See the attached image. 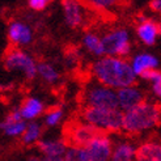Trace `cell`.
Returning a JSON list of instances; mask_svg holds the SVG:
<instances>
[{
  "label": "cell",
  "mask_w": 161,
  "mask_h": 161,
  "mask_svg": "<svg viewBox=\"0 0 161 161\" xmlns=\"http://www.w3.org/2000/svg\"><path fill=\"white\" fill-rule=\"evenodd\" d=\"M91 72L97 83L115 91L135 85L138 79L130 62L119 56H101L92 64Z\"/></svg>",
  "instance_id": "cell-1"
},
{
  "label": "cell",
  "mask_w": 161,
  "mask_h": 161,
  "mask_svg": "<svg viewBox=\"0 0 161 161\" xmlns=\"http://www.w3.org/2000/svg\"><path fill=\"white\" fill-rule=\"evenodd\" d=\"M161 122V108L153 102L144 101L140 105L123 113V128L130 135H139L156 128Z\"/></svg>",
  "instance_id": "cell-2"
},
{
  "label": "cell",
  "mask_w": 161,
  "mask_h": 161,
  "mask_svg": "<svg viewBox=\"0 0 161 161\" xmlns=\"http://www.w3.org/2000/svg\"><path fill=\"white\" fill-rule=\"evenodd\" d=\"M83 120L92 125L101 132H118L123 128V111L119 109H94L85 108Z\"/></svg>",
  "instance_id": "cell-3"
},
{
  "label": "cell",
  "mask_w": 161,
  "mask_h": 161,
  "mask_svg": "<svg viewBox=\"0 0 161 161\" xmlns=\"http://www.w3.org/2000/svg\"><path fill=\"white\" fill-rule=\"evenodd\" d=\"M83 102L85 108L118 109V94L115 89H111L100 83H93L86 85L84 89Z\"/></svg>",
  "instance_id": "cell-4"
},
{
  "label": "cell",
  "mask_w": 161,
  "mask_h": 161,
  "mask_svg": "<svg viewBox=\"0 0 161 161\" xmlns=\"http://www.w3.org/2000/svg\"><path fill=\"white\" fill-rule=\"evenodd\" d=\"M3 64L5 69L12 72H20L26 80H34L37 75V66L38 63L34 58L25 50L20 47H12L9 49L3 59Z\"/></svg>",
  "instance_id": "cell-5"
},
{
  "label": "cell",
  "mask_w": 161,
  "mask_h": 161,
  "mask_svg": "<svg viewBox=\"0 0 161 161\" xmlns=\"http://www.w3.org/2000/svg\"><path fill=\"white\" fill-rule=\"evenodd\" d=\"M105 55L109 56H119L126 58L131 53V42H130V33L125 28H115L109 30L102 37Z\"/></svg>",
  "instance_id": "cell-6"
},
{
  "label": "cell",
  "mask_w": 161,
  "mask_h": 161,
  "mask_svg": "<svg viewBox=\"0 0 161 161\" xmlns=\"http://www.w3.org/2000/svg\"><path fill=\"white\" fill-rule=\"evenodd\" d=\"M113 146L110 136L101 132L86 146L80 147V158L81 161H110Z\"/></svg>",
  "instance_id": "cell-7"
},
{
  "label": "cell",
  "mask_w": 161,
  "mask_h": 161,
  "mask_svg": "<svg viewBox=\"0 0 161 161\" xmlns=\"http://www.w3.org/2000/svg\"><path fill=\"white\" fill-rule=\"evenodd\" d=\"M8 39L13 47H25L33 42V30L26 22L13 20L8 25Z\"/></svg>",
  "instance_id": "cell-8"
},
{
  "label": "cell",
  "mask_w": 161,
  "mask_h": 161,
  "mask_svg": "<svg viewBox=\"0 0 161 161\" xmlns=\"http://www.w3.org/2000/svg\"><path fill=\"white\" fill-rule=\"evenodd\" d=\"M26 126L28 122L22 118L20 110L13 109L0 122V131L8 138H21Z\"/></svg>",
  "instance_id": "cell-9"
},
{
  "label": "cell",
  "mask_w": 161,
  "mask_h": 161,
  "mask_svg": "<svg viewBox=\"0 0 161 161\" xmlns=\"http://www.w3.org/2000/svg\"><path fill=\"white\" fill-rule=\"evenodd\" d=\"M62 9L64 22L71 29L80 28L84 24L85 11L80 0H62Z\"/></svg>",
  "instance_id": "cell-10"
},
{
  "label": "cell",
  "mask_w": 161,
  "mask_h": 161,
  "mask_svg": "<svg viewBox=\"0 0 161 161\" xmlns=\"http://www.w3.org/2000/svg\"><path fill=\"white\" fill-rule=\"evenodd\" d=\"M98 134H101V131L97 130L96 127L85 122H81V123H76L68 130V139L71 146L84 147L91 140H93Z\"/></svg>",
  "instance_id": "cell-11"
},
{
  "label": "cell",
  "mask_w": 161,
  "mask_h": 161,
  "mask_svg": "<svg viewBox=\"0 0 161 161\" xmlns=\"http://www.w3.org/2000/svg\"><path fill=\"white\" fill-rule=\"evenodd\" d=\"M136 36L140 41L147 46H153L160 36L157 22L147 16H139L138 26H136Z\"/></svg>",
  "instance_id": "cell-12"
},
{
  "label": "cell",
  "mask_w": 161,
  "mask_h": 161,
  "mask_svg": "<svg viewBox=\"0 0 161 161\" xmlns=\"http://www.w3.org/2000/svg\"><path fill=\"white\" fill-rule=\"evenodd\" d=\"M117 94H118V109L122 110L123 113L131 110L132 108L144 102V93L136 85L118 89Z\"/></svg>",
  "instance_id": "cell-13"
},
{
  "label": "cell",
  "mask_w": 161,
  "mask_h": 161,
  "mask_svg": "<svg viewBox=\"0 0 161 161\" xmlns=\"http://www.w3.org/2000/svg\"><path fill=\"white\" fill-rule=\"evenodd\" d=\"M37 147L41 156L47 157H64L68 148V144L63 139L45 138L37 143Z\"/></svg>",
  "instance_id": "cell-14"
},
{
  "label": "cell",
  "mask_w": 161,
  "mask_h": 161,
  "mask_svg": "<svg viewBox=\"0 0 161 161\" xmlns=\"http://www.w3.org/2000/svg\"><path fill=\"white\" fill-rule=\"evenodd\" d=\"M130 64L135 72V75L140 77L144 72H147V71L158 69L160 60L157 59L156 55L151 54V53H139V54L134 55Z\"/></svg>",
  "instance_id": "cell-15"
},
{
  "label": "cell",
  "mask_w": 161,
  "mask_h": 161,
  "mask_svg": "<svg viewBox=\"0 0 161 161\" xmlns=\"http://www.w3.org/2000/svg\"><path fill=\"white\" fill-rule=\"evenodd\" d=\"M19 110L21 113L22 118L25 119L26 122H33V120H36L38 117H41L43 114L45 105H43L42 100L30 96V97H28L22 101Z\"/></svg>",
  "instance_id": "cell-16"
},
{
  "label": "cell",
  "mask_w": 161,
  "mask_h": 161,
  "mask_svg": "<svg viewBox=\"0 0 161 161\" xmlns=\"http://www.w3.org/2000/svg\"><path fill=\"white\" fill-rule=\"evenodd\" d=\"M136 161H161V142L148 140L138 146Z\"/></svg>",
  "instance_id": "cell-17"
},
{
  "label": "cell",
  "mask_w": 161,
  "mask_h": 161,
  "mask_svg": "<svg viewBox=\"0 0 161 161\" xmlns=\"http://www.w3.org/2000/svg\"><path fill=\"white\" fill-rule=\"evenodd\" d=\"M110 161H136V147L131 142H118L113 146Z\"/></svg>",
  "instance_id": "cell-18"
},
{
  "label": "cell",
  "mask_w": 161,
  "mask_h": 161,
  "mask_svg": "<svg viewBox=\"0 0 161 161\" xmlns=\"http://www.w3.org/2000/svg\"><path fill=\"white\" fill-rule=\"evenodd\" d=\"M81 43L84 46V49L91 53L92 55L101 58V56H105V49H103V42H102V37H100L98 34L93 33V31H88L84 34Z\"/></svg>",
  "instance_id": "cell-19"
},
{
  "label": "cell",
  "mask_w": 161,
  "mask_h": 161,
  "mask_svg": "<svg viewBox=\"0 0 161 161\" xmlns=\"http://www.w3.org/2000/svg\"><path fill=\"white\" fill-rule=\"evenodd\" d=\"M37 75L47 84H55L59 81L60 74L56 67L49 62H39L37 66Z\"/></svg>",
  "instance_id": "cell-20"
},
{
  "label": "cell",
  "mask_w": 161,
  "mask_h": 161,
  "mask_svg": "<svg viewBox=\"0 0 161 161\" xmlns=\"http://www.w3.org/2000/svg\"><path fill=\"white\" fill-rule=\"evenodd\" d=\"M41 136H42V125L38 123L37 120H33V122H28V126L21 136V142L25 146H34V144H37L41 140Z\"/></svg>",
  "instance_id": "cell-21"
},
{
  "label": "cell",
  "mask_w": 161,
  "mask_h": 161,
  "mask_svg": "<svg viewBox=\"0 0 161 161\" xmlns=\"http://www.w3.org/2000/svg\"><path fill=\"white\" fill-rule=\"evenodd\" d=\"M140 79L151 83L152 93H153L156 98L161 100V71H158V69L147 71L140 76Z\"/></svg>",
  "instance_id": "cell-22"
},
{
  "label": "cell",
  "mask_w": 161,
  "mask_h": 161,
  "mask_svg": "<svg viewBox=\"0 0 161 161\" xmlns=\"http://www.w3.org/2000/svg\"><path fill=\"white\" fill-rule=\"evenodd\" d=\"M63 114H64V111H63L62 108H59V106L53 108L51 110H49L45 114L43 123L47 127H55V126H58L62 122V119H63Z\"/></svg>",
  "instance_id": "cell-23"
},
{
  "label": "cell",
  "mask_w": 161,
  "mask_h": 161,
  "mask_svg": "<svg viewBox=\"0 0 161 161\" xmlns=\"http://www.w3.org/2000/svg\"><path fill=\"white\" fill-rule=\"evenodd\" d=\"M120 0H86L88 5L98 11H109L119 4Z\"/></svg>",
  "instance_id": "cell-24"
},
{
  "label": "cell",
  "mask_w": 161,
  "mask_h": 161,
  "mask_svg": "<svg viewBox=\"0 0 161 161\" xmlns=\"http://www.w3.org/2000/svg\"><path fill=\"white\" fill-rule=\"evenodd\" d=\"M53 0H26V3L29 5L30 9H33L36 12L45 11L47 7L51 4Z\"/></svg>",
  "instance_id": "cell-25"
},
{
  "label": "cell",
  "mask_w": 161,
  "mask_h": 161,
  "mask_svg": "<svg viewBox=\"0 0 161 161\" xmlns=\"http://www.w3.org/2000/svg\"><path fill=\"white\" fill-rule=\"evenodd\" d=\"M80 58V53L74 50V51H71V53H67L66 54V62L69 67H75L76 64H77V59Z\"/></svg>",
  "instance_id": "cell-26"
},
{
  "label": "cell",
  "mask_w": 161,
  "mask_h": 161,
  "mask_svg": "<svg viewBox=\"0 0 161 161\" xmlns=\"http://www.w3.org/2000/svg\"><path fill=\"white\" fill-rule=\"evenodd\" d=\"M149 8H151L152 12H155V13L161 16V0H151Z\"/></svg>",
  "instance_id": "cell-27"
},
{
  "label": "cell",
  "mask_w": 161,
  "mask_h": 161,
  "mask_svg": "<svg viewBox=\"0 0 161 161\" xmlns=\"http://www.w3.org/2000/svg\"><path fill=\"white\" fill-rule=\"evenodd\" d=\"M41 161H64V157H47V156H41Z\"/></svg>",
  "instance_id": "cell-28"
},
{
  "label": "cell",
  "mask_w": 161,
  "mask_h": 161,
  "mask_svg": "<svg viewBox=\"0 0 161 161\" xmlns=\"http://www.w3.org/2000/svg\"><path fill=\"white\" fill-rule=\"evenodd\" d=\"M28 161H41V156H30Z\"/></svg>",
  "instance_id": "cell-29"
},
{
  "label": "cell",
  "mask_w": 161,
  "mask_h": 161,
  "mask_svg": "<svg viewBox=\"0 0 161 161\" xmlns=\"http://www.w3.org/2000/svg\"><path fill=\"white\" fill-rule=\"evenodd\" d=\"M157 26H158V33H160V36H161V21L157 22Z\"/></svg>",
  "instance_id": "cell-30"
}]
</instances>
